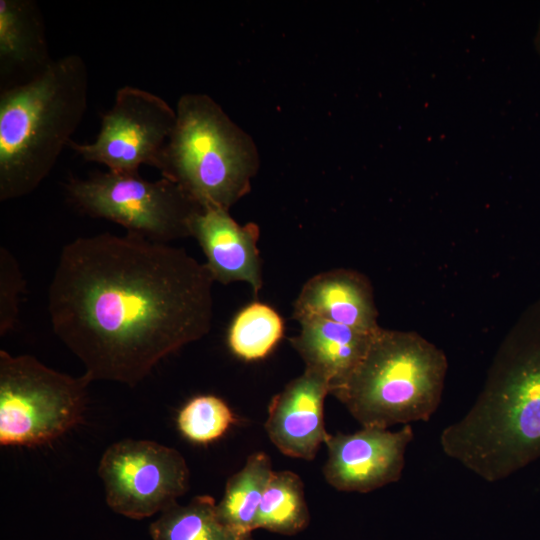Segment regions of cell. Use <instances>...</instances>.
<instances>
[{
    "label": "cell",
    "mask_w": 540,
    "mask_h": 540,
    "mask_svg": "<svg viewBox=\"0 0 540 540\" xmlns=\"http://www.w3.org/2000/svg\"><path fill=\"white\" fill-rule=\"evenodd\" d=\"M213 281L205 264L168 243L79 237L63 247L49 287L52 328L91 382L134 387L208 333Z\"/></svg>",
    "instance_id": "cell-1"
},
{
    "label": "cell",
    "mask_w": 540,
    "mask_h": 540,
    "mask_svg": "<svg viewBox=\"0 0 540 540\" xmlns=\"http://www.w3.org/2000/svg\"><path fill=\"white\" fill-rule=\"evenodd\" d=\"M440 446L487 482L540 458V307L503 342L479 396L443 429Z\"/></svg>",
    "instance_id": "cell-2"
},
{
    "label": "cell",
    "mask_w": 540,
    "mask_h": 540,
    "mask_svg": "<svg viewBox=\"0 0 540 540\" xmlns=\"http://www.w3.org/2000/svg\"><path fill=\"white\" fill-rule=\"evenodd\" d=\"M88 70L76 54L0 93V200L33 192L49 175L87 109Z\"/></svg>",
    "instance_id": "cell-3"
},
{
    "label": "cell",
    "mask_w": 540,
    "mask_h": 540,
    "mask_svg": "<svg viewBox=\"0 0 540 540\" xmlns=\"http://www.w3.org/2000/svg\"><path fill=\"white\" fill-rule=\"evenodd\" d=\"M157 169L201 208L229 210L251 189L260 165L252 137L204 93L183 94Z\"/></svg>",
    "instance_id": "cell-4"
},
{
    "label": "cell",
    "mask_w": 540,
    "mask_h": 540,
    "mask_svg": "<svg viewBox=\"0 0 540 540\" xmlns=\"http://www.w3.org/2000/svg\"><path fill=\"white\" fill-rule=\"evenodd\" d=\"M448 362L416 332L380 328L352 374L330 394L362 425L428 421L441 402Z\"/></svg>",
    "instance_id": "cell-5"
},
{
    "label": "cell",
    "mask_w": 540,
    "mask_h": 540,
    "mask_svg": "<svg viewBox=\"0 0 540 540\" xmlns=\"http://www.w3.org/2000/svg\"><path fill=\"white\" fill-rule=\"evenodd\" d=\"M91 380L55 371L30 355L0 351V444L37 446L63 435L82 417Z\"/></svg>",
    "instance_id": "cell-6"
},
{
    "label": "cell",
    "mask_w": 540,
    "mask_h": 540,
    "mask_svg": "<svg viewBox=\"0 0 540 540\" xmlns=\"http://www.w3.org/2000/svg\"><path fill=\"white\" fill-rule=\"evenodd\" d=\"M66 190L80 212L115 222L127 233L159 243L191 236V220L202 209L170 180L161 177L150 181L139 172L108 170L73 178Z\"/></svg>",
    "instance_id": "cell-7"
},
{
    "label": "cell",
    "mask_w": 540,
    "mask_h": 540,
    "mask_svg": "<svg viewBox=\"0 0 540 540\" xmlns=\"http://www.w3.org/2000/svg\"><path fill=\"white\" fill-rule=\"evenodd\" d=\"M98 473L110 509L135 520L162 512L189 488L184 457L150 440L113 443L103 453Z\"/></svg>",
    "instance_id": "cell-8"
},
{
    "label": "cell",
    "mask_w": 540,
    "mask_h": 540,
    "mask_svg": "<svg viewBox=\"0 0 540 540\" xmlns=\"http://www.w3.org/2000/svg\"><path fill=\"white\" fill-rule=\"evenodd\" d=\"M175 122L176 110L163 98L124 86L103 114L95 140L85 144L71 140L68 147L113 172L136 173L142 165L157 169Z\"/></svg>",
    "instance_id": "cell-9"
},
{
    "label": "cell",
    "mask_w": 540,
    "mask_h": 540,
    "mask_svg": "<svg viewBox=\"0 0 540 540\" xmlns=\"http://www.w3.org/2000/svg\"><path fill=\"white\" fill-rule=\"evenodd\" d=\"M410 424L398 431L366 426L352 434H328L325 480L339 491L368 493L400 480L413 440Z\"/></svg>",
    "instance_id": "cell-10"
},
{
    "label": "cell",
    "mask_w": 540,
    "mask_h": 540,
    "mask_svg": "<svg viewBox=\"0 0 540 540\" xmlns=\"http://www.w3.org/2000/svg\"><path fill=\"white\" fill-rule=\"evenodd\" d=\"M327 394H330L329 381L305 369L273 397L265 429L281 453L308 461L315 458L328 435L323 414Z\"/></svg>",
    "instance_id": "cell-11"
},
{
    "label": "cell",
    "mask_w": 540,
    "mask_h": 540,
    "mask_svg": "<svg viewBox=\"0 0 540 540\" xmlns=\"http://www.w3.org/2000/svg\"><path fill=\"white\" fill-rule=\"evenodd\" d=\"M190 232L204 252L205 265L214 281L223 284L244 281L258 293L262 277L256 224L241 226L229 210L205 207L193 216Z\"/></svg>",
    "instance_id": "cell-12"
},
{
    "label": "cell",
    "mask_w": 540,
    "mask_h": 540,
    "mask_svg": "<svg viewBox=\"0 0 540 540\" xmlns=\"http://www.w3.org/2000/svg\"><path fill=\"white\" fill-rule=\"evenodd\" d=\"M293 316L319 317L365 332H376L377 308L369 280L346 269L320 273L303 286Z\"/></svg>",
    "instance_id": "cell-13"
},
{
    "label": "cell",
    "mask_w": 540,
    "mask_h": 540,
    "mask_svg": "<svg viewBox=\"0 0 540 540\" xmlns=\"http://www.w3.org/2000/svg\"><path fill=\"white\" fill-rule=\"evenodd\" d=\"M297 336L290 339L292 347L305 362V369L324 376L330 392L340 386L357 368L371 344L374 334L319 317L298 320Z\"/></svg>",
    "instance_id": "cell-14"
},
{
    "label": "cell",
    "mask_w": 540,
    "mask_h": 540,
    "mask_svg": "<svg viewBox=\"0 0 540 540\" xmlns=\"http://www.w3.org/2000/svg\"><path fill=\"white\" fill-rule=\"evenodd\" d=\"M52 61L37 5L30 0H1L0 76L4 88L33 78Z\"/></svg>",
    "instance_id": "cell-15"
},
{
    "label": "cell",
    "mask_w": 540,
    "mask_h": 540,
    "mask_svg": "<svg viewBox=\"0 0 540 540\" xmlns=\"http://www.w3.org/2000/svg\"><path fill=\"white\" fill-rule=\"evenodd\" d=\"M149 534L152 540H253L251 534L228 526L208 495L196 496L186 505L173 503L150 524Z\"/></svg>",
    "instance_id": "cell-16"
},
{
    "label": "cell",
    "mask_w": 540,
    "mask_h": 540,
    "mask_svg": "<svg viewBox=\"0 0 540 540\" xmlns=\"http://www.w3.org/2000/svg\"><path fill=\"white\" fill-rule=\"evenodd\" d=\"M270 457L265 452L248 456L244 466L228 478L223 498L217 503L220 518L231 528L251 534L264 491L273 474Z\"/></svg>",
    "instance_id": "cell-17"
},
{
    "label": "cell",
    "mask_w": 540,
    "mask_h": 540,
    "mask_svg": "<svg viewBox=\"0 0 540 540\" xmlns=\"http://www.w3.org/2000/svg\"><path fill=\"white\" fill-rule=\"evenodd\" d=\"M310 523L304 485L294 472L274 471L264 491L256 518V529L295 535Z\"/></svg>",
    "instance_id": "cell-18"
},
{
    "label": "cell",
    "mask_w": 540,
    "mask_h": 540,
    "mask_svg": "<svg viewBox=\"0 0 540 540\" xmlns=\"http://www.w3.org/2000/svg\"><path fill=\"white\" fill-rule=\"evenodd\" d=\"M284 334V322L271 306L253 302L232 320L227 336L231 352L245 361L265 358Z\"/></svg>",
    "instance_id": "cell-19"
},
{
    "label": "cell",
    "mask_w": 540,
    "mask_h": 540,
    "mask_svg": "<svg viewBox=\"0 0 540 540\" xmlns=\"http://www.w3.org/2000/svg\"><path fill=\"white\" fill-rule=\"evenodd\" d=\"M235 422L229 406L214 395L192 398L179 412L177 425L190 441L200 444L222 437Z\"/></svg>",
    "instance_id": "cell-20"
},
{
    "label": "cell",
    "mask_w": 540,
    "mask_h": 540,
    "mask_svg": "<svg viewBox=\"0 0 540 540\" xmlns=\"http://www.w3.org/2000/svg\"><path fill=\"white\" fill-rule=\"evenodd\" d=\"M24 280L17 261L4 247L0 249V333L3 336L16 324L19 297Z\"/></svg>",
    "instance_id": "cell-21"
},
{
    "label": "cell",
    "mask_w": 540,
    "mask_h": 540,
    "mask_svg": "<svg viewBox=\"0 0 540 540\" xmlns=\"http://www.w3.org/2000/svg\"><path fill=\"white\" fill-rule=\"evenodd\" d=\"M534 43H535V48L537 50V53L540 56V21H539L538 29H537V32H536V35H535Z\"/></svg>",
    "instance_id": "cell-22"
}]
</instances>
